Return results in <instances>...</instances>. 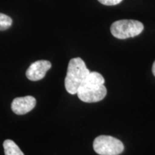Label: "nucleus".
Wrapping results in <instances>:
<instances>
[{"instance_id":"nucleus-3","label":"nucleus","mask_w":155,"mask_h":155,"mask_svg":"<svg viewBox=\"0 0 155 155\" xmlns=\"http://www.w3.org/2000/svg\"><path fill=\"white\" fill-rule=\"evenodd\" d=\"M110 30L116 38L124 40L141 34L144 30V25L134 19H121L112 23Z\"/></svg>"},{"instance_id":"nucleus-2","label":"nucleus","mask_w":155,"mask_h":155,"mask_svg":"<svg viewBox=\"0 0 155 155\" xmlns=\"http://www.w3.org/2000/svg\"><path fill=\"white\" fill-rule=\"evenodd\" d=\"M90 71L81 58L71 59L68 63L65 79V89L70 94H77L78 91L87 77Z\"/></svg>"},{"instance_id":"nucleus-5","label":"nucleus","mask_w":155,"mask_h":155,"mask_svg":"<svg viewBox=\"0 0 155 155\" xmlns=\"http://www.w3.org/2000/svg\"><path fill=\"white\" fill-rule=\"evenodd\" d=\"M52 65L48 61H38L30 65L26 71V76L32 81H40L43 78L46 73L50 69Z\"/></svg>"},{"instance_id":"nucleus-7","label":"nucleus","mask_w":155,"mask_h":155,"mask_svg":"<svg viewBox=\"0 0 155 155\" xmlns=\"http://www.w3.org/2000/svg\"><path fill=\"white\" fill-rule=\"evenodd\" d=\"M3 147L5 155H25L15 141L11 139H7L4 141Z\"/></svg>"},{"instance_id":"nucleus-6","label":"nucleus","mask_w":155,"mask_h":155,"mask_svg":"<svg viewBox=\"0 0 155 155\" xmlns=\"http://www.w3.org/2000/svg\"><path fill=\"white\" fill-rule=\"evenodd\" d=\"M35 105V98L33 96H28L15 98L12 103L11 108L15 114L17 115H24L32 111Z\"/></svg>"},{"instance_id":"nucleus-8","label":"nucleus","mask_w":155,"mask_h":155,"mask_svg":"<svg viewBox=\"0 0 155 155\" xmlns=\"http://www.w3.org/2000/svg\"><path fill=\"white\" fill-rule=\"evenodd\" d=\"M12 25V19L8 15L0 13V31L9 29Z\"/></svg>"},{"instance_id":"nucleus-4","label":"nucleus","mask_w":155,"mask_h":155,"mask_svg":"<svg viewBox=\"0 0 155 155\" xmlns=\"http://www.w3.org/2000/svg\"><path fill=\"white\" fill-rule=\"evenodd\" d=\"M93 147L95 152L99 155H119L124 150V146L119 139L107 135L96 137Z\"/></svg>"},{"instance_id":"nucleus-1","label":"nucleus","mask_w":155,"mask_h":155,"mask_svg":"<svg viewBox=\"0 0 155 155\" xmlns=\"http://www.w3.org/2000/svg\"><path fill=\"white\" fill-rule=\"evenodd\" d=\"M104 82L105 80L100 73L90 72L78 91V97L86 103H95L103 100L107 94Z\"/></svg>"},{"instance_id":"nucleus-9","label":"nucleus","mask_w":155,"mask_h":155,"mask_svg":"<svg viewBox=\"0 0 155 155\" xmlns=\"http://www.w3.org/2000/svg\"><path fill=\"white\" fill-rule=\"evenodd\" d=\"M101 4L106 6H114L121 3L123 0H98Z\"/></svg>"},{"instance_id":"nucleus-10","label":"nucleus","mask_w":155,"mask_h":155,"mask_svg":"<svg viewBox=\"0 0 155 155\" xmlns=\"http://www.w3.org/2000/svg\"><path fill=\"white\" fill-rule=\"evenodd\" d=\"M152 73L155 76V61L154 62V63H153V65H152Z\"/></svg>"}]
</instances>
